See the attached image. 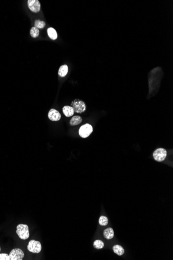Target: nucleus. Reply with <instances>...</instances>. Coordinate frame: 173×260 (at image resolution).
Listing matches in <instances>:
<instances>
[{
    "label": "nucleus",
    "instance_id": "nucleus-1",
    "mask_svg": "<svg viewBox=\"0 0 173 260\" xmlns=\"http://www.w3.org/2000/svg\"><path fill=\"white\" fill-rule=\"evenodd\" d=\"M17 234L18 235L19 237L23 240L27 239L30 236L29 227L26 224H20L17 226L16 230Z\"/></svg>",
    "mask_w": 173,
    "mask_h": 260
},
{
    "label": "nucleus",
    "instance_id": "nucleus-2",
    "mask_svg": "<svg viewBox=\"0 0 173 260\" xmlns=\"http://www.w3.org/2000/svg\"><path fill=\"white\" fill-rule=\"evenodd\" d=\"M71 107L73 108L74 112L79 114L84 112L86 109V106L85 102L83 101L78 99L74 100L71 103Z\"/></svg>",
    "mask_w": 173,
    "mask_h": 260
},
{
    "label": "nucleus",
    "instance_id": "nucleus-3",
    "mask_svg": "<svg viewBox=\"0 0 173 260\" xmlns=\"http://www.w3.org/2000/svg\"><path fill=\"white\" fill-rule=\"evenodd\" d=\"M93 131V128L89 124H85L80 127L79 130V135L83 138H87Z\"/></svg>",
    "mask_w": 173,
    "mask_h": 260
},
{
    "label": "nucleus",
    "instance_id": "nucleus-4",
    "mask_svg": "<svg viewBox=\"0 0 173 260\" xmlns=\"http://www.w3.org/2000/svg\"><path fill=\"white\" fill-rule=\"evenodd\" d=\"M28 249L31 252L38 253L42 250V245L40 241L35 240H31L29 241L28 246Z\"/></svg>",
    "mask_w": 173,
    "mask_h": 260
},
{
    "label": "nucleus",
    "instance_id": "nucleus-5",
    "mask_svg": "<svg viewBox=\"0 0 173 260\" xmlns=\"http://www.w3.org/2000/svg\"><path fill=\"white\" fill-rule=\"evenodd\" d=\"M167 156V151L163 148L157 149L153 153L154 159L158 162H162L165 159Z\"/></svg>",
    "mask_w": 173,
    "mask_h": 260
},
{
    "label": "nucleus",
    "instance_id": "nucleus-6",
    "mask_svg": "<svg viewBox=\"0 0 173 260\" xmlns=\"http://www.w3.org/2000/svg\"><path fill=\"white\" fill-rule=\"evenodd\" d=\"M9 255L10 260H22L24 257V253L20 249L16 248L10 251Z\"/></svg>",
    "mask_w": 173,
    "mask_h": 260
},
{
    "label": "nucleus",
    "instance_id": "nucleus-7",
    "mask_svg": "<svg viewBox=\"0 0 173 260\" xmlns=\"http://www.w3.org/2000/svg\"><path fill=\"white\" fill-rule=\"evenodd\" d=\"M28 6V8L32 12L38 13L40 11V4L38 0H29Z\"/></svg>",
    "mask_w": 173,
    "mask_h": 260
},
{
    "label": "nucleus",
    "instance_id": "nucleus-8",
    "mask_svg": "<svg viewBox=\"0 0 173 260\" xmlns=\"http://www.w3.org/2000/svg\"><path fill=\"white\" fill-rule=\"evenodd\" d=\"M61 118V114L57 110L52 109L49 111L48 118L50 120L52 121H58L60 120Z\"/></svg>",
    "mask_w": 173,
    "mask_h": 260
},
{
    "label": "nucleus",
    "instance_id": "nucleus-9",
    "mask_svg": "<svg viewBox=\"0 0 173 260\" xmlns=\"http://www.w3.org/2000/svg\"><path fill=\"white\" fill-rule=\"evenodd\" d=\"M62 110H63L64 114L66 117H70V116H73L75 113L73 108L71 106H68V105L64 106L62 109Z\"/></svg>",
    "mask_w": 173,
    "mask_h": 260
},
{
    "label": "nucleus",
    "instance_id": "nucleus-10",
    "mask_svg": "<svg viewBox=\"0 0 173 260\" xmlns=\"http://www.w3.org/2000/svg\"><path fill=\"white\" fill-rule=\"evenodd\" d=\"M103 235L104 237L107 239H112L114 236V232L113 228H107L104 231Z\"/></svg>",
    "mask_w": 173,
    "mask_h": 260
},
{
    "label": "nucleus",
    "instance_id": "nucleus-11",
    "mask_svg": "<svg viewBox=\"0 0 173 260\" xmlns=\"http://www.w3.org/2000/svg\"><path fill=\"white\" fill-rule=\"evenodd\" d=\"M48 35L53 40H56L58 38V34L55 29L53 28H49L47 29Z\"/></svg>",
    "mask_w": 173,
    "mask_h": 260
},
{
    "label": "nucleus",
    "instance_id": "nucleus-12",
    "mask_svg": "<svg viewBox=\"0 0 173 260\" xmlns=\"http://www.w3.org/2000/svg\"><path fill=\"white\" fill-rule=\"evenodd\" d=\"M68 73V65H61L60 68H59V71H58V74L61 77H64L66 75H67Z\"/></svg>",
    "mask_w": 173,
    "mask_h": 260
},
{
    "label": "nucleus",
    "instance_id": "nucleus-13",
    "mask_svg": "<svg viewBox=\"0 0 173 260\" xmlns=\"http://www.w3.org/2000/svg\"><path fill=\"white\" fill-rule=\"evenodd\" d=\"M82 121L83 119L81 117H80L79 116H75L72 118L70 122V124L71 126H76L79 125L82 122Z\"/></svg>",
    "mask_w": 173,
    "mask_h": 260
},
{
    "label": "nucleus",
    "instance_id": "nucleus-14",
    "mask_svg": "<svg viewBox=\"0 0 173 260\" xmlns=\"http://www.w3.org/2000/svg\"><path fill=\"white\" fill-rule=\"evenodd\" d=\"M113 250L116 254L119 255V256L123 255V254L124 253V250L123 248L121 246L118 245H115L113 247Z\"/></svg>",
    "mask_w": 173,
    "mask_h": 260
},
{
    "label": "nucleus",
    "instance_id": "nucleus-15",
    "mask_svg": "<svg viewBox=\"0 0 173 260\" xmlns=\"http://www.w3.org/2000/svg\"><path fill=\"white\" fill-rule=\"evenodd\" d=\"M39 33H40V31L37 28L33 27L31 28L30 30V34L32 38H36L38 37L39 35Z\"/></svg>",
    "mask_w": 173,
    "mask_h": 260
},
{
    "label": "nucleus",
    "instance_id": "nucleus-16",
    "mask_svg": "<svg viewBox=\"0 0 173 260\" xmlns=\"http://www.w3.org/2000/svg\"><path fill=\"white\" fill-rule=\"evenodd\" d=\"M93 246L97 249H101L104 247V243L102 240H96L93 243Z\"/></svg>",
    "mask_w": 173,
    "mask_h": 260
},
{
    "label": "nucleus",
    "instance_id": "nucleus-17",
    "mask_svg": "<svg viewBox=\"0 0 173 260\" xmlns=\"http://www.w3.org/2000/svg\"><path fill=\"white\" fill-rule=\"evenodd\" d=\"M34 25L38 29H43L45 27L46 23L44 21L40 20H36L34 22Z\"/></svg>",
    "mask_w": 173,
    "mask_h": 260
},
{
    "label": "nucleus",
    "instance_id": "nucleus-18",
    "mask_svg": "<svg viewBox=\"0 0 173 260\" xmlns=\"http://www.w3.org/2000/svg\"><path fill=\"white\" fill-rule=\"evenodd\" d=\"M108 219L105 216H101L99 219V224L102 226H106L108 224Z\"/></svg>",
    "mask_w": 173,
    "mask_h": 260
},
{
    "label": "nucleus",
    "instance_id": "nucleus-19",
    "mask_svg": "<svg viewBox=\"0 0 173 260\" xmlns=\"http://www.w3.org/2000/svg\"><path fill=\"white\" fill-rule=\"evenodd\" d=\"M0 260H10V255L6 253L0 254Z\"/></svg>",
    "mask_w": 173,
    "mask_h": 260
},
{
    "label": "nucleus",
    "instance_id": "nucleus-20",
    "mask_svg": "<svg viewBox=\"0 0 173 260\" xmlns=\"http://www.w3.org/2000/svg\"><path fill=\"white\" fill-rule=\"evenodd\" d=\"M0 251H1V248H0Z\"/></svg>",
    "mask_w": 173,
    "mask_h": 260
}]
</instances>
